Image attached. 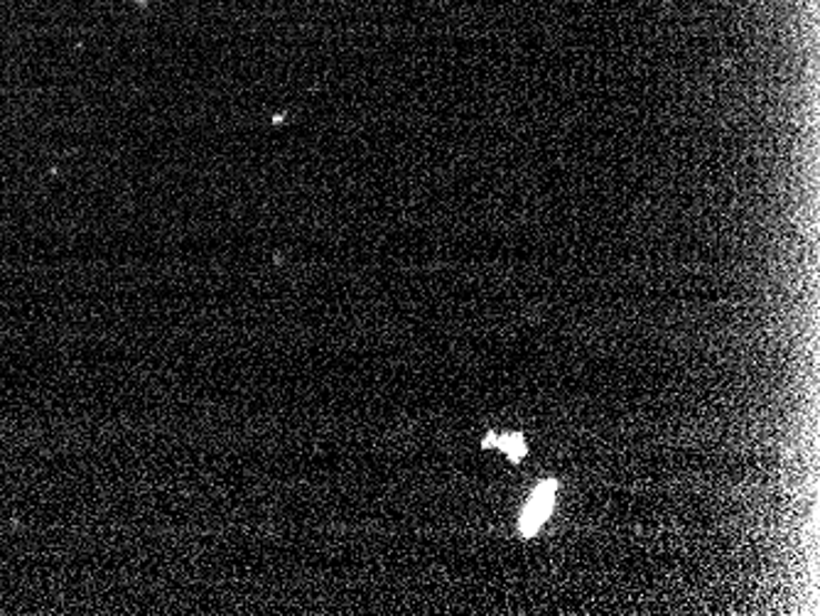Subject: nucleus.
I'll list each match as a JSON object with an SVG mask.
<instances>
[{
	"label": "nucleus",
	"instance_id": "1",
	"mask_svg": "<svg viewBox=\"0 0 820 616\" xmlns=\"http://www.w3.org/2000/svg\"><path fill=\"white\" fill-rule=\"evenodd\" d=\"M556 492H558V482H543L538 484V489L530 496V502L524 506L522 521H518V531L522 536L534 538L536 533L540 531L543 523L550 516L553 506H556Z\"/></svg>",
	"mask_w": 820,
	"mask_h": 616
},
{
	"label": "nucleus",
	"instance_id": "2",
	"mask_svg": "<svg viewBox=\"0 0 820 616\" xmlns=\"http://www.w3.org/2000/svg\"><path fill=\"white\" fill-rule=\"evenodd\" d=\"M496 447H502L504 455H509L512 462H522L524 455H526L524 437L516 435V433L514 435H504V437L496 440Z\"/></svg>",
	"mask_w": 820,
	"mask_h": 616
},
{
	"label": "nucleus",
	"instance_id": "3",
	"mask_svg": "<svg viewBox=\"0 0 820 616\" xmlns=\"http://www.w3.org/2000/svg\"><path fill=\"white\" fill-rule=\"evenodd\" d=\"M489 445H496V437H494V435L484 440V447H489Z\"/></svg>",
	"mask_w": 820,
	"mask_h": 616
}]
</instances>
